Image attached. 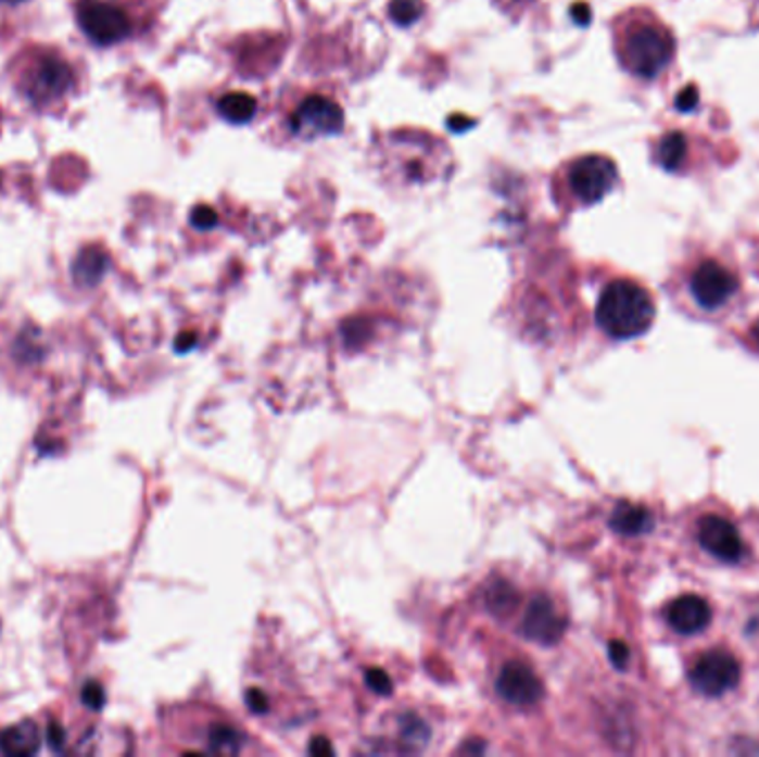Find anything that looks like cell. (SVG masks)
Masks as SVG:
<instances>
[{
  "instance_id": "6da1fadb",
  "label": "cell",
  "mask_w": 759,
  "mask_h": 757,
  "mask_svg": "<svg viewBox=\"0 0 759 757\" xmlns=\"http://www.w3.org/2000/svg\"><path fill=\"white\" fill-rule=\"evenodd\" d=\"M14 91L36 112H61L78 91L80 74L63 49L29 42L8 67Z\"/></svg>"
},
{
  "instance_id": "7a4b0ae2",
  "label": "cell",
  "mask_w": 759,
  "mask_h": 757,
  "mask_svg": "<svg viewBox=\"0 0 759 757\" xmlns=\"http://www.w3.org/2000/svg\"><path fill=\"white\" fill-rule=\"evenodd\" d=\"M76 25L96 47H114L142 27V0H72Z\"/></svg>"
},
{
  "instance_id": "3957f363",
  "label": "cell",
  "mask_w": 759,
  "mask_h": 757,
  "mask_svg": "<svg viewBox=\"0 0 759 757\" xmlns=\"http://www.w3.org/2000/svg\"><path fill=\"white\" fill-rule=\"evenodd\" d=\"M597 325L613 338L642 336L655 318L648 291L631 280H616L606 287L597 302Z\"/></svg>"
},
{
  "instance_id": "277c9868",
  "label": "cell",
  "mask_w": 759,
  "mask_h": 757,
  "mask_svg": "<svg viewBox=\"0 0 759 757\" xmlns=\"http://www.w3.org/2000/svg\"><path fill=\"white\" fill-rule=\"evenodd\" d=\"M675 42L660 25H640L629 31L622 45L624 67L640 78H655L673 59Z\"/></svg>"
},
{
  "instance_id": "5b68a950",
  "label": "cell",
  "mask_w": 759,
  "mask_h": 757,
  "mask_svg": "<svg viewBox=\"0 0 759 757\" xmlns=\"http://www.w3.org/2000/svg\"><path fill=\"white\" fill-rule=\"evenodd\" d=\"M616 163L606 156L578 159L569 169V187L584 205L599 203V200L616 187Z\"/></svg>"
},
{
  "instance_id": "8992f818",
  "label": "cell",
  "mask_w": 759,
  "mask_h": 757,
  "mask_svg": "<svg viewBox=\"0 0 759 757\" xmlns=\"http://www.w3.org/2000/svg\"><path fill=\"white\" fill-rule=\"evenodd\" d=\"M739 682V663L729 651H711L701 655L691 669V684L704 695H722Z\"/></svg>"
},
{
  "instance_id": "52a82bcc",
  "label": "cell",
  "mask_w": 759,
  "mask_h": 757,
  "mask_svg": "<svg viewBox=\"0 0 759 757\" xmlns=\"http://www.w3.org/2000/svg\"><path fill=\"white\" fill-rule=\"evenodd\" d=\"M344 114L336 100L327 96H309L302 100L289 118L291 131L300 136H327L342 129Z\"/></svg>"
},
{
  "instance_id": "ba28073f",
  "label": "cell",
  "mask_w": 759,
  "mask_h": 757,
  "mask_svg": "<svg viewBox=\"0 0 759 757\" xmlns=\"http://www.w3.org/2000/svg\"><path fill=\"white\" fill-rule=\"evenodd\" d=\"M495 689L502 699L514 706H524V709L535 706L544 695L542 680L524 663H506L495 680Z\"/></svg>"
},
{
  "instance_id": "9c48e42d",
  "label": "cell",
  "mask_w": 759,
  "mask_h": 757,
  "mask_svg": "<svg viewBox=\"0 0 759 757\" xmlns=\"http://www.w3.org/2000/svg\"><path fill=\"white\" fill-rule=\"evenodd\" d=\"M691 291L701 307L716 310L737 291V278L720 263L708 261L693 274Z\"/></svg>"
},
{
  "instance_id": "30bf717a",
  "label": "cell",
  "mask_w": 759,
  "mask_h": 757,
  "mask_svg": "<svg viewBox=\"0 0 759 757\" xmlns=\"http://www.w3.org/2000/svg\"><path fill=\"white\" fill-rule=\"evenodd\" d=\"M565 629H567L565 616L555 609V604L546 595H535L529 602V607H527L524 618H522V635L524 638H529L537 644L551 646L562 638Z\"/></svg>"
},
{
  "instance_id": "8fae6325",
  "label": "cell",
  "mask_w": 759,
  "mask_h": 757,
  "mask_svg": "<svg viewBox=\"0 0 759 757\" xmlns=\"http://www.w3.org/2000/svg\"><path fill=\"white\" fill-rule=\"evenodd\" d=\"M699 542L706 551H711L716 558L724 563H737L744 555V542L737 533V529L720 518V516H706L699 522Z\"/></svg>"
},
{
  "instance_id": "7c38bea8",
  "label": "cell",
  "mask_w": 759,
  "mask_h": 757,
  "mask_svg": "<svg viewBox=\"0 0 759 757\" xmlns=\"http://www.w3.org/2000/svg\"><path fill=\"white\" fill-rule=\"evenodd\" d=\"M669 624L678 633H697L711 622V607L699 595H682L669 607Z\"/></svg>"
},
{
  "instance_id": "4fadbf2b",
  "label": "cell",
  "mask_w": 759,
  "mask_h": 757,
  "mask_svg": "<svg viewBox=\"0 0 759 757\" xmlns=\"http://www.w3.org/2000/svg\"><path fill=\"white\" fill-rule=\"evenodd\" d=\"M40 748V731L36 722L25 720L0 733V750L12 757H29Z\"/></svg>"
},
{
  "instance_id": "5bb4252c",
  "label": "cell",
  "mask_w": 759,
  "mask_h": 757,
  "mask_svg": "<svg viewBox=\"0 0 759 757\" xmlns=\"http://www.w3.org/2000/svg\"><path fill=\"white\" fill-rule=\"evenodd\" d=\"M653 527V516L637 504L620 502L613 516H611V529L622 535H640L646 533Z\"/></svg>"
},
{
  "instance_id": "9a60e30c",
  "label": "cell",
  "mask_w": 759,
  "mask_h": 757,
  "mask_svg": "<svg viewBox=\"0 0 759 757\" xmlns=\"http://www.w3.org/2000/svg\"><path fill=\"white\" fill-rule=\"evenodd\" d=\"M107 272V256L103 251L89 247L80 251V256L74 263V280L83 287H93L100 282V278Z\"/></svg>"
},
{
  "instance_id": "2e32d148",
  "label": "cell",
  "mask_w": 759,
  "mask_h": 757,
  "mask_svg": "<svg viewBox=\"0 0 759 757\" xmlns=\"http://www.w3.org/2000/svg\"><path fill=\"white\" fill-rule=\"evenodd\" d=\"M256 110H258L256 98L244 91H231L218 100L220 116L233 125L249 123L253 116H256Z\"/></svg>"
},
{
  "instance_id": "e0dca14e",
  "label": "cell",
  "mask_w": 759,
  "mask_h": 757,
  "mask_svg": "<svg viewBox=\"0 0 759 757\" xmlns=\"http://www.w3.org/2000/svg\"><path fill=\"white\" fill-rule=\"evenodd\" d=\"M686 151H688L686 136L680 131H671L660 142H657V161H660V165L665 169L671 172L684 163Z\"/></svg>"
},
{
  "instance_id": "ac0fdd59",
  "label": "cell",
  "mask_w": 759,
  "mask_h": 757,
  "mask_svg": "<svg viewBox=\"0 0 759 757\" xmlns=\"http://www.w3.org/2000/svg\"><path fill=\"white\" fill-rule=\"evenodd\" d=\"M518 591L509 582H497L491 586L486 595L489 609L497 616H509L518 607Z\"/></svg>"
},
{
  "instance_id": "d6986e66",
  "label": "cell",
  "mask_w": 759,
  "mask_h": 757,
  "mask_svg": "<svg viewBox=\"0 0 759 757\" xmlns=\"http://www.w3.org/2000/svg\"><path fill=\"white\" fill-rule=\"evenodd\" d=\"M210 748L220 755H236L242 748V735L227 724H216L210 731Z\"/></svg>"
},
{
  "instance_id": "ffe728a7",
  "label": "cell",
  "mask_w": 759,
  "mask_h": 757,
  "mask_svg": "<svg viewBox=\"0 0 759 757\" xmlns=\"http://www.w3.org/2000/svg\"><path fill=\"white\" fill-rule=\"evenodd\" d=\"M422 14H425L422 0H391L389 5V16L400 27H409L418 23Z\"/></svg>"
},
{
  "instance_id": "44dd1931",
  "label": "cell",
  "mask_w": 759,
  "mask_h": 757,
  "mask_svg": "<svg viewBox=\"0 0 759 757\" xmlns=\"http://www.w3.org/2000/svg\"><path fill=\"white\" fill-rule=\"evenodd\" d=\"M402 737L404 742H412L414 746H425L427 737H429V729L425 727V722L416 716H404L402 718Z\"/></svg>"
},
{
  "instance_id": "7402d4cb",
  "label": "cell",
  "mask_w": 759,
  "mask_h": 757,
  "mask_svg": "<svg viewBox=\"0 0 759 757\" xmlns=\"http://www.w3.org/2000/svg\"><path fill=\"white\" fill-rule=\"evenodd\" d=\"M191 225L195 229H202V231H207V229H214L218 225V214L216 210H212L210 205H198L193 212H191Z\"/></svg>"
},
{
  "instance_id": "603a6c76",
  "label": "cell",
  "mask_w": 759,
  "mask_h": 757,
  "mask_svg": "<svg viewBox=\"0 0 759 757\" xmlns=\"http://www.w3.org/2000/svg\"><path fill=\"white\" fill-rule=\"evenodd\" d=\"M80 697H83V704L89 706V709H93V711H100V709H103V704H105V691H103V686H100L93 680L83 686Z\"/></svg>"
},
{
  "instance_id": "cb8c5ba5",
  "label": "cell",
  "mask_w": 759,
  "mask_h": 757,
  "mask_svg": "<svg viewBox=\"0 0 759 757\" xmlns=\"http://www.w3.org/2000/svg\"><path fill=\"white\" fill-rule=\"evenodd\" d=\"M367 686L380 695H391L393 684L391 678L382 669H369L367 671Z\"/></svg>"
},
{
  "instance_id": "d4e9b609",
  "label": "cell",
  "mask_w": 759,
  "mask_h": 757,
  "mask_svg": "<svg viewBox=\"0 0 759 757\" xmlns=\"http://www.w3.org/2000/svg\"><path fill=\"white\" fill-rule=\"evenodd\" d=\"M697 103H699V91H697L695 85H686V87L678 93V98H675V108H678L682 114L693 112V110L697 108Z\"/></svg>"
},
{
  "instance_id": "484cf974",
  "label": "cell",
  "mask_w": 759,
  "mask_h": 757,
  "mask_svg": "<svg viewBox=\"0 0 759 757\" xmlns=\"http://www.w3.org/2000/svg\"><path fill=\"white\" fill-rule=\"evenodd\" d=\"M244 699H246V706H249L251 714H267L269 711V697L261 689L246 691Z\"/></svg>"
},
{
  "instance_id": "4316f807",
  "label": "cell",
  "mask_w": 759,
  "mask_h": 757,
  "mask_svg": "<svg viewBox=\"0 0 759 757\" xmlns=\"http://www.w3.org/2000/svg\"><path fill=\"white\" fill-rule=\"evenodd\" d=\"M609 655H611V663H613L620 671L627 669V665H629V646H627L624 642L613 640V642L609 644Z\"/></svg>"
},
{
  "instance_id": "83f0119b",
  "label": "cell",
  "mask_w": 759,
  "mask_h": 757,
  "mask_svg": "<svg viewBox=\"0 0 759 757\" xmlns=\"http://www.w3.org/2000/svg\"><path fill=\"white\" fill-rule=\"evenodd\" d=\"M65 737H67V733H65L63 724L49 722V727H47V742H49V746H52L54 750H63L65 748Z\"/></svg>"
},
{
  "instance_id": "f1b7e54d",
  "label": "cell",
  "mask_w": 759,
  "mask_h": 757,
  "mask_svg": "<svg viewBox=\"0 0 759 757\" xmlns=\"http://www.w3.org/2000/svg\"><path fill=\"white\" fill-rule=\"evenodd\" d=\"M571 16H573V21H575L578 25L586 27V25L591 23V16H593V14H591V8L580 0V3H575V5L571 8Z\"/></svg>"
},
{
  "instance_id": "f546056e",
  "label": "cell",
  "mask_w": 759,
  "mask_h": 757,
  "mask_svg": "<svg viewBox=\"0 0 759 757\" xmlns=\"http://www.w3.org/2000/svg\"><path fill=\"white\" fill-rule=\"evenodd\" d=\"M195 344H198V336H195L193 331H185V333H180V336L176 338V351H178V353H187V351H191Z\"/></svg>"
},
{
  "instance_id": "4dcf8cb0",
  "label": "cell",
  "mask_w": 759,
  "mask_h": 757,
  "mask_svg": "<svg viewBox=\"0 0 759 757\" xmlns=\"http://www.w3.org/2000/svg\"><path fill=\"white\" fill-rule=\"evenodd\" d=\"M309 753L312 755H331L333 753V746H331V742L327 740V737H314L312 740V744H309Z\"/></svg>"
},
{
  "instance_id": "1f68e13d",
  "label": "cell",
  "mask_w": 759,
  "mask_h": 757,
  "mask_svg": "<svg viewBox=\"0 0 759 757\" xmlns=\"http://www.w3.org/2000/svg\"><path fill=\"white\" fill-rule=\"evenodd\" d=\"M471 125H473V121H471L469 116H460V114H455V116H451V118H448V129L458 131V134H463V131L471 129Z\"/></svg>"
},
{
  "instance_id": "d6a6232c",
  "label": "cell",
  "mask_w": 759,
  "mask_h": 757,
  "mask_svg": "<svg viewBox=\"0 0 759 757\" xmlns=\"http://www.w3.org/2000/svg\"><path fill=\"white\" fill-rule=\"evenodd\" d=\"M750 336H752V340H755V344L759 346V320L752 325V331H750Z\"/></svg>"
},
{
  "instance_id": "836d02e7",
  "label": "cell",
  "mask_w": 759,
  "mask_h": 757,
  "mask_svg": "<svg viewBox=\"0 0 759 757\" xmlns=\"http://www.w3.org/2000/svg\"><path fill=\"white\" fill-rule=\"evenodd\" d=\"M3 3H23V0H3Z\"/></svg>"
}]
</instances>
